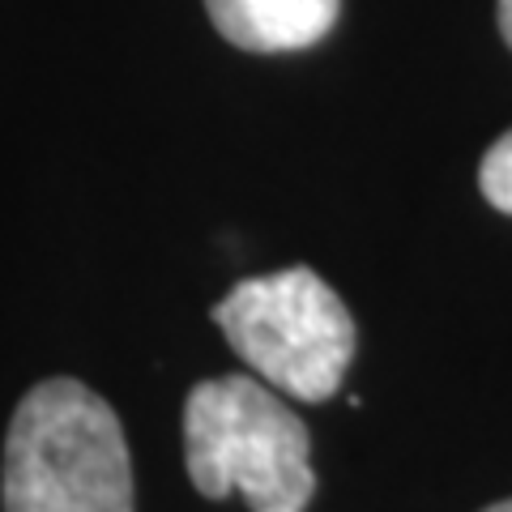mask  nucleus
Instances as JSON below:
<instances>
[{
	"label": "nucleus",
	"mask_w": 512,
	"mask_h": 512,
	"mask_svg": "<svg viewBox=\"0 0 512 512\" xmlns=\"http://www.w3.org/2000/svg\"><path fill=\"white\" fill-rule=\"evenodd\" d=\"M5 512H133L124 427L82 380H43L13 410Z\"/></svg>",
	"instance_id": "f257e3e1"
},
{
	"label": "nucleus",
	"mask_w": 512,
	"mask_h": 512,
	"mask_svg": "<svg viewBox=\"0 0 512 512\" xmlns=\"http://www.w3.org/2000/svg\"><path fill=\"white\" fill-rule=\"evenodd\" d=\"M184 461L201 495L239 491L252 512H303L316 491L308 427L252 376L201 380L188 393Z\"/></svg>",
	"instance_id": "f03ea898"
},
{
	"label": "nucleus",
	"mask_w": 512,
	"mask_h": 512,
	"mask_svg": "<svg viewBox=\"0 0 512 512\" xmlns=\"http://www.w3.org/2000/svg\"><path fill=\"white\" fill-rule=\"evenodd\" d=\"M214 320L269 389L299 402H329L355 359V320L308 265L239 282Z\"/></svg>",
	"instance_id": "7ed1b4c3"
},
{
	"label": "nucleus",
	"mask_w": 512,
	"mask_h": 512,
	"mask_svg": "<svg viewBox=\"0 0 512 512\" xmlns=\"http://www.w3.org/2000/svg\"><path fill=\"white\" fill-rule=\"evenodd\" d=\"M218 35L244 52H299L320 43L342 0H205Z\"/></svg>",
	"instance_id": "20e7f679"
},
{
	"label": "nucleus",
	"mask_w": 512,
	"mask_h": 512,
	"mask_svg": "<svg viewBox=\"0 0 512 512\" xmlns=\"http://www.w3.org/2000/svg\"><path fill=\"white\" fill-rule=\"evenodd\" d=\"M478 184H483V197L495 205V210L512 214V133H504L487 150L483 167H478Z\"/></svg>",
	"instance_id": "39448f33"
},
{
	"label": "nucleus",
	"mask_w": 512,
	"mask_h": 512,
	"mask_svg": "<svg viewBox=\"0 0 512 512\" xmlns=\"http://www.w3.org/2000/svg\"><path fill=\"white\" fill-rule=\"evenodd\" d=\"M500 30H504V39L512 47V0H500Z\"/></svg>",
	"instance_id": "423d86ee"
},
{
	"label": "nucleus",
	"mask_w": 512,
	"mask_h": 512,
	"mask_svg": "<svg viewBox=\"0 0 512 512\" xmlns=\"http://www.w3.org/2000/svg\"><path fill=\"white\" fill-rule=\"evenodd\" d=\"M483 512H512V500H500V504H491V508H483Z\"/></svg>",
	"instance_id": "0eeeda50"
}]
</instances>
